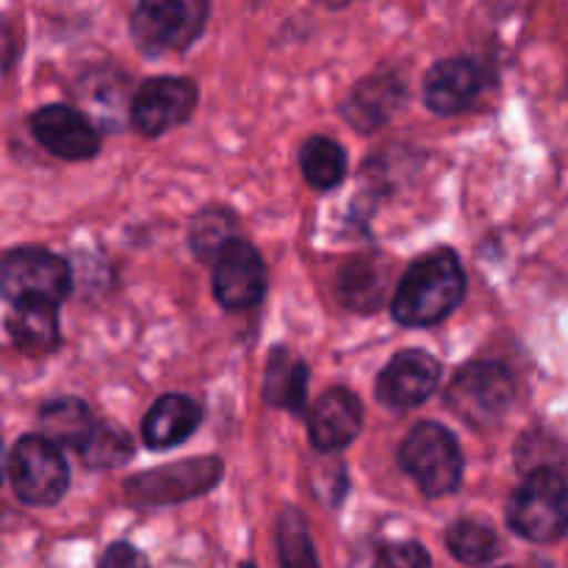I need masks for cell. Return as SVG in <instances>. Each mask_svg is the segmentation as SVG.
I'll list each match as a JSON object with an SVG mask.
<instances>
[{"instance_id": "obj_23", "label": "cell", "mask_w": 568, "mask_h": 568, "mask_svg": "<svg viewBox=\"0 0 568 568\" xmlns=\"http://www.w3.org/2000/svg\"><path fill=\"white\" fill-rule=\"evenodd\" d=\"M75 453L92 469H111V466H122L131 460L133 442L122 427L98 422Z\"/></svg>"}, {"instance_id": "obj_10", "label": "cell", "mask_w": 568, "mask_h": 568, "mask_svg": "<svg viewBox=\"0 0 568 568\" xmlns=\"http://www.w3.org/2000/svg\"><path fill=\"white\" fill-rule=\"evenodd\" d=\"M266 270L258 250L244 239H233L214 264V294L222 308L247 311L264 300Z\"/></svg>"}, {"instance_id": "obj_17", "label": "cell", "mask_w": 568, "mask_h": 568, "mask_svg": "<svg viewBox=\"0 0 568 568\" xmlns=\"http://www.w3.org/2000/svg\"><path fill=\"white\" fill-rule=\"evenodd\" d=\"M6 331H9V338L20 353H53L55 344H59V311H55V303L31 300V303L11 305L9 316H6Z\"/></svg>"}, {"instance_id": "obj_13", "label": "cell", "mask_w": 568, "mask_h": 568, "mask_svg": "<svg viewBox=\"0 0 568 568\" xmlns=\"http://www.w3.org/2000/svg\"><path fill=\"white\" fill-rule=\"evenodd\" d=\"M486 89V70L471 59H444L425 78V103L436 114L469 109Z\"/></svg>"}, {"instance_id": "obj_5", "label": "cell", "mask_w": 568, "mask_h": 568, "mask_svg": "<svg viewBox=\"0 0 568 568\" xmlns=\"http://www.w3.org/2000/svg\"><path fill=\"white\" fill-rule=\"evenodd\" d=\"M9 483L17 499L33 508L55 505L70 486V469L59 444L44 436H26L9 453Z\"/></svg>"}, {"instance_id": "obj_16", "label": "cell", "mask_w": 568, "mask_h": 568, "mask_svg": "<svg viewBox=\"0 0 568 568\" xmlns=\"http://www.w3.org/2000/svg\"><path fill=\"white\" fill-rule=\"evenodd\" d=\"M203 410L186 394H166L142 422V438L150 449H170L183 444L200 427Z\"/></svg>"}, {"instance_id": "obj_1", "label": "cell", "mask_w": 568, "mask_h": 568, "mask_svg": "<svg viewBox=\"0 0 568 568\" xmlns=\"http://www.w3.org/2000/svg\"><path fill=\"white\" fill-rule=\"evenodd\" d=\"M466 294V272L453 250H433L422 255L399 281L392 300V314L399 325L427 327L447 320Z\"/></svg>"}, {"instance_id": "obj_27", "label": "cell", "mask_w": 568, "mask_h": 568, "mask_svg": "<svg viewBox=\"0 0 568 568\" xmlns=\"http://www.w3.org/2000/svg\"><path fill=\"white\" fill-rule=\"evenodd\" d=\"M98 568H150V564L144 558V552H139L133 544L116 541L105 549Z\"/></svg>"}, {"instance_id": "obj_6", "label": "cell", "mask_w": 568, "mask_h": 568, "mask_svg": "<svg viewBox=\"0 0 568 568\" xmlns=\"http://www.w3.org/2000/svg\"><path fill=\"white\" fill-rule=\"evenodd\" d=\"M209 0H142L133 11L131 33L150 55L186 50L203 33Z\"/></svg>"}, {"instance_id": "obj_8", "label": "cell", "mask_w": 568, "mask_h": 568, "mask_svg": "<svg viewBox=\"0 0 568 568\" xmlns=\"http://www.w3.org/2000/svg\"><path fill=\"white\" fill-rule=\"evenodd\" d=\"M222 464L216 458L183 460V464L150 469L125 483V497L133 505H170L211 491L222 477Z\"/></svg>"}, {"instance_id": "obj_24", "label": "cell", "mask_w": 568, "mask_h": 568, "mask_svg": "<svg viewBox=\"0 0 568 568\" xmlns=\"http://www.w3.org/2000/svg\"><path fill=\"white\" fill-rule=\"evenodd\" d=\"M277 552L283 568H320L308 525L300 510L286 508L277 521Z\"/></svg>"}, {"instance_id": "obj_3", "label": "cell", "mask_w": 568, "mask_h": 568, "mask_svg": "<svg viewBox=\"0 0 568 568\" xmlns=\"http://www.w3.org/2000/svg\"><path fill=\"white\" fill-rule=\"evenodd\" d=\"M399 466L427 497H444L460 486L464 455L458 438L436 422H422L399 447Z\"/></svg>"}, {"instance_id": "obj_21", "label": "cell", "mask_w": 568, "mask_h": 568, "mask_svg": "<svg viewBox=\"0 0 568 568\" xmlns=\"http://www.w3.org/2000/svg\"><path fill=\"white\" fill-rule=\"evenodd\" d=\"M300 166L305 181L320 192L338 186L347 172V153L342 144L331 136H311L300 150Z\"/></svg>"}, {"instance_id": "obj_9", "label": "cell", "mask_w": 568, "mask_h": 568, "mask_svg": "<svg viewBox=\"0 0 568 568\" xmlns=\"http://www.w3.org/2000/svg\"><path fill=\"white\" fill-rule=\"evenodd\" d=\"M197 105V87L189 78H150L131 103V120L144 136H161L183 125Z\"/></svg>"}, {"instance_id": "obj_2", "label": "cell", "mask_w": 568, "mask_h": 568, "mask_svg": "<svg viewBox=\"0 0 568 568\" xmlns=\"http://www.w3.org/2000/svg\"><path fill=\"white\" fill-rule=\"evenodd\" d=\"M508 525L532 544H555L568 532V483L560 471L541 466L532 471L508 505Z\"/></svg>"}, {"instance_id": "obj_12", "label": "cell", "mask_w": 568, "mask_h": 568, "mask_svg": "<svg viewBox=\"0 0 568 568\" xmlns=\"http://www.w3.org/2000/svg\"><path fill=\"white\" fill-rule=\"evenodd\" d=\"M31 133L44 150L67 161H87L98 155L100 136L87 114L72 105H44L31 116Z\"/></svg>"}, {"instance_id": "obj_22", "label": "cell", "mask_w": 568, "mask_h": 568, "mask_svg": "<svg viewBox=\"0 0 568 568\" xmlns=\"http://www.w3.org/2000/svg\"><path fill=\"white\" fill-rule=\"evenodd\" d=\"M447 549L466 566L491 564L499 555V538L483 519H458L447 530Z\"/></svg>"}, {"instance_id": "obj_14", "label": "cell", "mask_w": 568, "mask_h": 568, "mask_svg": "<svg viewBox=\"0 0 568 568\" xmlns=\"http://www.w3.org/2000/svg\"><path fill=\"white\" fill-rule=\"evenodd\" d=\"M364 425V405L347 388H331L311 408L308 436L320 453H338L355 442Z\"/></svg>"}, {"instance_id": "obj_18", "label": "cell", "mask_w": 568, "mask_h": 568, "mask_svg": "<svg viewBox=\"0 0 568 568\" xmlns=\"http://www.w3.org/2000/svg\"><path fill=\"white\" fill-rule=\"evenodd\" d=\"M308 394V369L297 355L277 347L264 372V399L283 410H303Z\"/></svg>"}, {"instance_id": "obj_25", "label": "cell", "mask_w": 568, "mask_h": 568, "mask_svg": "<svg viewBox=\"0 0 568 568\" xmlns=\"http://www.w3.org/2000/svg\"><path fill=\"white\" fill-rule=\"evenodd\" d=\"M233 233H236V222H233V216L227 214V211L205 209L203 214H197V220H194L189 242H192V250L197 258L214 261L216 264L222 250L236 239Z\"/></svg>"}, {"instance_id": "obj_20", "label": "cell", "mask_w": 568, "mask_h": 568, "mask_svg": "<svg viewBox=\"0 0 568 568\" xmlns=\"http://www.w3.org/2000/svg\"><path fill=\"white\" fill-rule=\"evenodd\" d=\"M383 266L375 258H353L342 266L336 281L338 300L353 311H372L383 297Z\"/></svg>"}, {"instance_id": "obj_4", "label": "cell", "mask_w": 568, "mask_h": 568, "mask_svg": "<svg viewBox=\"0 0 568 568\" xmlns=\"http://www.w3.org/2000/svg\"><path fill=\"white\" fill-rule=\"evenodd\" d=\"M514 403V375L497 361L460 366L447 386V405L460 422L486 430L508 414Z\"/></svg>"}, {"instance_id": "obj_15", "label": "cell", "mask_w": 568, "mask_h": 568, "mask_svg": "<svg viewBox=\"0 0 568 568\" xmlns=\"http://www.w3.org/2000/svg\"><path fill=\"white\" fill-rule=\"evenodd\" d=\"M405 98V87L394 72H381V75H369L349 92L344 100V116L349 125L358 131L369 133L381 128L394 116Z\"/></svg>"}, {"instance_id": "obj_26", "label": "cell", "mask_w": 568, "mask_h": 568, "mask_svg": "<svg viewBox=\"0 0 568 568\" xmlns=\"http://www.w3.org/2000/svg\"><path fill=\"white\" fill-rule=\"evenodd\" d=\"M372 568H430V555L416 541L392 544V547H386L377 555Z\"/></svg>"}, {"instance_id": "obj_7", "label": "cell", "mask_w": 568, "mask_h": 568, "mask_svg": "<svg viewBox=\"0 0 568 568\" xmlns=\"http://www.w3.org/2000/svg\"><path fill=\"white\" fill-rule=\"evenodd\" d=\"M70 264L48 250H11L0 266V292L9 305L31 303V300L59 305L70 294Z\"/></svg>"}, {"instance_id": "obj_11", "label": "cell", "mask_w": 568, "mask_h": 568, "mask_svg": "<svg viewBox=\"0 0 568 568\" xmlns=\"http://www.w3.org/2000/svg\"><path fill=\"white\" fill-rule=\"evenodd\" d=\"M442 383V364L425 349H405L377 377V397L386 408L408 410L425 403Z\"/></svg>"}, {"instance_id": "obj_19", "label": "cell", "mask_w": 568, "mask_h": 568, "mask_svg": "<svg viewBox=\"0 0 568 568\" xmlns=\"http://www.w3.org/2000/svg\"><path fill=\"white\" fill-rule=\"evenodd\" d=\"M39 425H42V436L50 438L59 447L78 449L87 436L92 433V427L98 425L89 410L87 403L75 397H59L50 399L42 410H39Z\"/></svg>"}]
</instances>
